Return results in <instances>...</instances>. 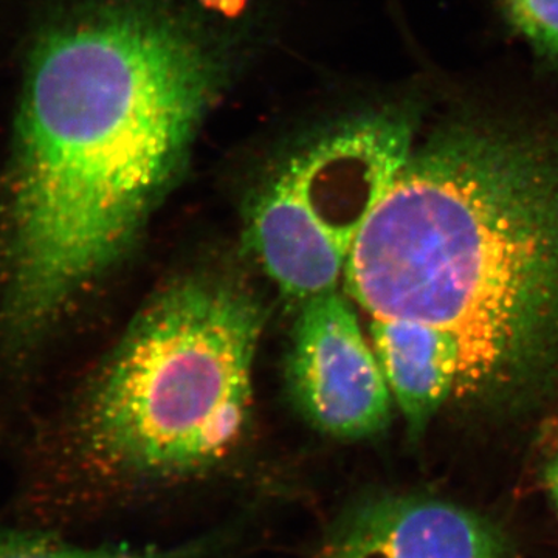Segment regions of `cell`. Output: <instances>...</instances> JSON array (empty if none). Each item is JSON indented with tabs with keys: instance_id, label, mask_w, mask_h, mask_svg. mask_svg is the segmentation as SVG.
<instances>
[{
	"instance_id": "obj_1",
	"label": "cell",
	"mask_w": 558,
	"mask_h": 558,
	"mask_svg": "<svg viewBox=\"0 0 558 558\" xmlns=\"http://www.w3.org/2000/svg\"><path fill=\"white\" fill-rule=\"evenodd\" d=\"M211 40L148 0L44 33L17 117L9 255L14 322L38 328L134 244L222 87Z\"/></svg>"
},
{
	"instance_id": "obj_2",
	"label": "cell",
	"mask_w": 558,
	"mask_h": 558,
	"mask_svg": "<svg viewBox=\"0 0 558 558\" xmlns=\"http://www.w3.org/2000/svg\"><path fill=\"white\" fill-rule=\"evenodd\" d=\"M343 278L371 318L457 337L454 398H524L556 384L558 150L484 130L410 150Z\"/></svg>"
},
{
	"instance_id": "obj_3",
	"label": "cell",
	"mask_w": 558,
	"mask_h": 558,
	"mask_svg": "<svg viewBox=\"0 0 558 558\" xmlns=\"http://www.w3.org/2000/svg\"><path fill=\"white\" fill-rule=\"evenodd\" d=\"M264 311L247 290L190 278L124 333L92 398L87 442L105 464L172 478L229 457L247 428Z\"/></svg>"
},
{
	"instance_id": "obj_4",
	"label": "cell",
	"mask_w": 558,
	"mask_h": 558,
	"mask_svg": "<svg viewBox=\"0 0 558 558\" xmlns=\"http://www.w3.org/2000/svg\"><path fill=\"white\" fill-rule=\"evenodd\" d=\"M410 150L407 124L365 117L279 165L250 208L247 241L284 295L304 303L337 290L360 230Z\"/></svg>"
},
{
	"instance_id": "obj_5",
	"label": "cell",
	"mask_w": 558,
	"mask_h": 558,
	"mask_svg": "<svg viewBox=\"0 0 558 558\" xmlns=\"http://www.w3.org/2000/svg\"><path fill=\"white\" fill-rule=\"evenodd\" d=\"M286 376L296 409L325 435L369 438L389 424L392 396L379 360L337 290L304 301Z\"/></svg>"
},
{
	"instance_id": "obj_6",
	"label": "cell",
	"mask_w": 558,
	"mask_h": 558,
	"mask_svg": "<svg viewBox=\"0 0 558 558\" xmlns=\"http://www.w3.org/2000/svg\"><path fill=\"white\" fill-rule=\"evenodd\" d=\"M501 538L468 510L436 499L374 498L332 532L323 558H501Z\"/></svg>"
},
{
	"instance_id": "obj_7",
	"label": "cell",
	"mask_w": 558,
	"mask_h": 558,
	"mask_svg": "<svg viewBox=\"0 0 558 558\" xmlns=\"http://www.w3.org/2000/svg\"><path fill=\"white\" fill-rule=\"evenodd\" d=\"M369 336L392 400L411 432L421 433L457 392L462 369L457 337L400 318H371Z\"/></svg>"
},
{
	"instance_id": "obj_8",
	"label": "cell",
	"mask_w": 558,
	"mask_h": 558,
	"mask_svg": "<svg viewBox=\"0 0 558 558\" xmlns=\"http://www.w3.org/2000/svg\"><path fill=\"white\" fill-rule=\"evenodd\" d=\"M204 545L178 546V548H83L39 535H3L0 537V558H197Z\"/></svg>"
},
{
	"instance_id": "obj_9",
	"label": "cell",
	"mask_w": 558,
	"mask_h": 558,
	"mask_svg": "<svg viewBox=\"0 0 558 558\" xmlns=\"http://www.w3.org/2000/svg\"><path fill=\"white\" fill-rule=\"evenodd\" d=\"M505 7L520 35L558 61V0H505Z\"/></svg>"
},
{
	"instance_id": "obj_10",
	"label": "cell",
	"mask_w": 558,
	"mask_h": 558,
	"mask_svg": "<svg viewBox=\"0 0 558 558\" xmlns=\"http://www.w3.org/2000/svg\"><path fill=\"white\" fill-rule=\"evenodd\" d=\"M546 484H548L550 498L558 510V444L556 450L550 454L548 465H546Z\"/></svg>"
}]
</instances>
